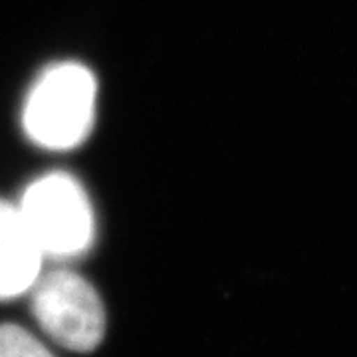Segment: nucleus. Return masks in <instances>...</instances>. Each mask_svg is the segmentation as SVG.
I'll list each match as a JSON object with an SVG mask.
<instances>
[{
    "mask_svg": "<svg viewBox=\"0 0 357 357\" xmlns=\"http://www.w3.org/2000/svg\"><path fill=\"white\" fill-rule=\"evenodd\" d=\"M96 79L79 64H58L32 86L24 105L28 137L48 149H70L88 135L96 114Z\"/></svg>",
    "mask_w": 357,
    "mask_h": 357,
    "instance_id": "1",
    "label": "nucleus"
},
{
    "mask_svg": "<svg viewBox=\"0 0 357 357\" xmlns=\"http://www.w3.org/2000/svg\"><path fill=\"white\" fill-rule=\"evenodd\" d=\"M18 208L44 258H74L93 243L96 218L88 195L76 178L64 173L36 178Z\"/></svg>",
    "mask_w": 357,
    "mask_h": 357,
    "instance_id": "2",
    "label": "nucleus"
},
{
    "mask_svg": "<svg viewBox=\"0 0 357 357\" xmlns=\"http://www.w3.org/2000/svg\"><path fill=\"white\" fill-rule=\"evenodd\" d=\"M28 294L38 326L56 344L72 351H91L100 345L105 307L86 278L66 268L42 272Z\"/></svg>",
    "mask_w": 357,
    "mask_h": 357,
    "instance_id": "3",
    "label": "nucleus"
},
{
    "mask_svg": "<svg viewBox=\"0 0 357 357\" xmlns=\"http://www.w3.org/2000/svg\"><path fill=\"white\" fill-rule=\"evenodd\" d=\"M44 260L18 204L0 201V300L30 292L42 274Z\"/></svg>",
    "mask_w": 357,
    "mask_h": 357,
    "instance_id": "4",
    "label": "nucleus"
},
{
    "mask_svg": "<svg viewBox=\"0 0 357 357\" xmlns=\"http://www.w3.org/2000/svg\"><path fill=\"white\" fill-rule=\"evenodd\" d=\"M0 357H56L36 335L14 324L0 326Z\"/></svg>",
    "mask_w": 357,
    "mask_h": 357,
    "instance_id": "5",
    "label": "nucleus"
}]
</instances>
